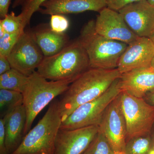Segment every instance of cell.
<instances>
[{
	"mask_svg": "<svg viewBox=\"0 0 154 154\" xmlns=\"http://www.w3.org/2000/svg\"><path fill=\"white\" fill-rule=\"evenodd\" d=\"M154 44L149 37H139L128 45L119 60L117 69L121 74L151 66Z\"/></svg>",
	"mask_w": 154,
	"mask_h": 154,
	"instance_id": "cell-13",
	"label": "cell"
},
{
	"mask_svg": "<svg viewBox=\"0 0 154 154\" xmlns=\"http://www.w3.org/2000/svg\"><path fill=\"white\" fill-rule=\"evenodd\" d=\"M151 66L153 67L154 68V57L153 58L152 60V63H151Z\"/></svg>",
	"mask_w": 154,
	"mask_h": 154,
	"instance_id": "cell-35",
	"label": "cell"
},
{
	"mask_svg": "<svg viewBox=\"0 0 154 154\" xmlns=\"http://www.w3.org/2000/svg\"><path fill=\"white\" fill-rule=\"evenodd\" d=\"M107 7V0H49L38 11L45 15L79 14L87 11L100 12Z\"/></svg>",
	"mask_w": 154,
	"mask_h": 154,
	"instance_id": "cell-15",
	"label": "cell"
},
{
	"mask_svg": "<svg viewBox=\"0 0 154 154\" xmlns=\"http://www.w3.org/2000/svg\"><path fill=\"white\" fill-rule=\"evenodd\" d=\"M143 99L149 104L154 106V89L146 94Z\"/></svg>",
	"mask_w": 154,
	"mask_h": 154,
	"instance_id": "cell-30",
	"label": "cell"
},
{
	"mask_svg": "<svg viewBox=\"0 0 154 154\" xmlns=\"http://www.w3.org/2000/svg\"><path fill=\"white\" fill-rule=\"evenodd\" d=\"M90 68L88 54L77 39L57 53L44 57L36 71L49 81H67L71 84Z\"/></svg>",
	"mask_w": 154,
	"mask_h": 154,
	"instance_id": "cell-2",
	"label": "cell"
},
{
	"mask_svg": "<svg viewBox=\"0 0 154 154\" xmlns=\"http://www.w3.org/2000/svg\"><path fill=\"white\" fill-rule=\"evenodd\" d=\"M152 138L153 142L152 149V150H154V136H152Z\"/></svg>",
	"mask_w": 154,
	"mask_h": 154,
	"instance_id": "cell-36",
	"label": "cell"
},
{
	"mask_svg": "<svg viewBox=\"0 0 154 154\" xmlns=\"http://www.w3.org/2000/svg\"><path fill=\"white\" fill-rule=\"evenodd\" d=\"M69 26V20L63 14H53L51 16L50 27L56 33H64Z\"/></svg>",
	"mask_w": 154,
	"mask_h": 154,
	"instance_id": "cell-25",
	"label": "cell"
},
{
	"mask_svg": "<svg viewBox=\"0 0 154 154\" xmlns=\"http://www.w3.org/2000/svg\"><path fill=\"white\" fill-rule=\"evenodd\" d=\"M149 38L151 39L153 43L154 44V33H153L152 35L149 37Z\"/></svg>",
	"mask_w": 154,
	"mask_h": 154,
	"instance_id": "cell-34",
	"label": "cell"
},
{
	"mask_svg": "<svg viewBox=\"0 0 154 154\" xmlns=\"http://www.w3.org/2000/svg\"><path fill=\"white\" fill-rule=\"evenodd\" d=\"M149 154H154V150H152L150 152Z\"/></svg>",
	"mask_w": 154,
	"mask_h": 154,
	"instance_id": "cell-37",
	"label": "cell"
},
{
	"mask_svg": "<svg viewBox=\"0 0 154 154\" xmlns=\"http://www.w3.org/2000/svg\"><path fill=\"white\" fill-rule=\"evenodd\" d=\"M70 84L67 81H49L36 71L29 76L28 84L22 93L26 114L25 136L42 110L57 96L63 95Z\"/></svg>",
	"mask_w": 154,
	"mask_h": 154,
	"instance_id": "cell-5",
	"label": "cell"
},
{
	"mask_svg": "<svg viewBox=\"0 0 154 154\" xmlns=\"http://www.w3.org/2000/svg\"><path fill=\"white\" fill-rule=\"evenodd\" d=\"M25 0H14L13 3V8H16L19 6L24 4Z\"/></svg>",
	"mask_w": 154,
	"mask_h": 154,
	"instance_id": "cell-31",
	"label": "cell"
},
{
	"mask_svg": "<svg viewBox=\"0 0 154 154\" xmlns=\"http://www.w3.org/2000/svg\"><path fill=\"white\" fill-rule=\"evenodd\" d=\"M118 12L139 37L149 38L154 33V7L147 0L131 3Z\"/></svg>",
	"mask_w": 154,
	"mask_h": 154,
	"instance_id": "cell-12",
	"label": "cell"
},
{
	"mask_svg": "<svg viewBox=\"0 0 154 154\" xmlns=\"http://www.w3.org/2000/svg\"><path fill=\"white\" fill-rule=\"evenodd\" d=\"M48 1L49 0H25L20 14L23 17L25 28L30 23L33 14L38 11L43 3Z\"/></svg>",
	"mask_w": 154,
	"mask_h": 154,
	"instance_id": "cell-23",
	"label": "cell"
},
{
	"mask_svg": "<svg viewBox=\"0 0 154 154\" xmlns=\"http://www.w3.org/2000/svg\"><path fill=\"white\" fill-rule=\"evenodd\" d=\"M107 7L118 11L128 5L142 0H107Z\"/></svg>",
	"mask_w": 154,
	"mask_h": 154,
	"instance_id": "cell-26",
	"label": "cell"
},
{
	"mask_svg": "<svg viewBox=\"0 0 154 154\" xmlns=\"http://www.w3.org/2000/svg\"><path fill=\"white\" fill-rule=\"evenodd\" d=\"M6 148L8 154H12L19 147L25 137L26 114L22 105L4 116Z\"/></svg>",
	"mask_w": 154,
	"mask_h": 154,
	"instance_id": "cell-16",
	"label": "cell"
},
{
	"mask_svg": "<svg viewBox=\"0 0 154 154\" xmlns=\"http://www.w3.org/2000/svg\"><path fill=\"white\" fill-rule=\"evenodd\" d=\"M29 76L12 68L0 75V89L23 93L29 81Z\"/></svg>",
	"mask_w": 154,
	"mask_h": 154,
	"instance_id": "cell-18",
	"label": "cell"
},
{
	"mask_svg": "<svg viewBox=\"0 0 154 154\" xmlns=\"http://www.w3.org/2000/svg\"><path fill=\"white\" fill-rule=\"evenodd\" d=\"M99 131L97 125L73 129H60L53 154H83Z\"/></svg>",
	"mask_w": 154,
	"mask_h": 154,
	"instance_id": "cell-11",
	"label": "cell"
},
{
	"mask_svg": "<svg viewBox=\"0 0 154 154\" xmlns=\"http://www.w3.org/2000/svg\"><path fill=\"white\" fill-rule=\"evenodd\" d=\"M120 94L108 105L99 125V131L115 152H124L126 143V122L122 110Z\"/></svg>",
	"mask_w": 154,
	"mask_h": 154,
	"instance_id": "cell-9",
	"label": "cell"
},
{
	"mask_svg": "<svg viewBox=\"0 0 154 154\" xmlns=\"http://www.w3.org/2000/svg\"><path fill=\"white\" fill-rule=\"evenodd\" d=\"M122 110L127 126V141L138 136L151 134L154 124V106L143 98L121 92Z\"/></svg>",
	"mask_w": 154,
	"mask_h": 154,
	"instance_id": "cell-7",
	"label": "cell"
},
{
	"mask_svg": "<svg viewBox=\"0 0 154 154\" xmlns=\"http://www.w3.org/2000/svg\"><path fill=\"white\" fill-rule=\"evenodd\" d=\"M96 32L105 38L128 45L138 38L126 24L118 11L106 7L99 12L95 20Z\"/></svg>",
	"mask_w": 154,
	"mask_h": 154,
	"instance_id": "cell-10",
	"label": "cell"
},
{
	"mask_svg": "<svg viewBox=\"0 0 154 154\" xmlns=\"http://www.w3.org/2000/svg\"><path fill=\"white\" fill-rule=\"evenodd\" d=\"M0 154H8L6 146L5 118L4 117H1L0 119Z\"/></svg>",
	"mask_w": 154,
	"mask_h": 154,
	"instance_id": "cell-27",
	"label": "cell"
},
{
	"mask_svg": "<svg viewBox=\"0 0 154 154\" xmlns=\"http://www.w3.org/2000/svg\"><path fill=\"white\" fill-rule=\"evenodd\" d=\"M45 57L30 31H25L17 40L8 57L12 68L29 76L36 71Z\"/></svg>",
	"mask_w": 154,
	"mask_h": 154,
	"instance_id": "cell-8",
	"label": "cell"
},
{
	"mask_svg": "<svg viewBox=\"0 0 154 154\" xmlns=\"http://www.w3.org/2000/svg\"><path fill=\"white\" fill-rule=\"evenodd\" d=\"M121 92L118 78L101 96L75 109L62 122L60 129H73L93 125L99 126L108 105Z\"/></svg>",
	"mask_w": 154,
	"mask_h": 154,
	"instance_id": "cell-6",
	"label": "cell"
},
{
	"mask_svg": "<svg viewBox=\"0 0 154 154\" xmlns=\"http://www.w3.org/2000/svg\"><path fill=\"white\" fill-rule=\"evenodd\" d=\"M114 154H126V153L124 151H120L115 152Z\"/></svg>",
	"mask_w": 154,
	"mask_h": 154,
	"instance_id": "cell-33",
	"label": "cell"
},
{
	"mask_svg": "<svg viewBox=\"0 0 154 154\" xmlns=\"http://www.w3.org/2000/svg\"><path fill=\"white\" fill-rule=\"evenodd\" d=\"M78 40L88 54L91 68H117L119 58L128 45L97 33L94 20L85 24Z\"/></svg>",
	"mask_w": 154,
	"mask_h": 154,
	"instance_id": "cell-3",
	"label": "cell"
},
{
	"mask_svg": "<svg viewBox=\"0 0 154 154\" xmlns=\"http://www.w3.org/2000/svg\"><path fill=\"white\" fill-rule=\"evenodd\" d=\"M23 105V95L17 91L0 89L1 117H4L18 106Z\"/></svg>",
	"mask_w": 154,
	"mask_h": 154,
	"instance_id": "cell-20",
	"label": "cell"
},
{
	"mask_svg": "<svg viewBox=\"0 0 154 154\" xmlns=\"http://www.w3.org/2000/svg\"><path fill=\"white\" fill-rule=\"evenodd\" d=\"M24 32L5 33L4 36L0 37V56L8 57L17 40Z\"/></svg>",
	"mask_w": 154,
	"mask_h": 154,
	"instance_id": "cell-24",
	"label": "cell"
},
{
	"mask_svg": "<svg viewBox=\"0 0 154 154\" xmlns=\"http://www.w3.org/2000/svg\"><path fill=\"white\" fill-rule=\"evenodd\" d=\"M121 75L117 68L88 69L70 84L59 100L62 121L80 105L104 94Z\"/></svg>",
	"mask_w": 154,
	"mask_h": 154,
	"instance_id": "cell-1",
	"label": "cell"
},
{
	"mask_svg": "<svg viewBox=\"0 0 154 154\" xmlns=\"http://www.w3.org/2000/svg\"><path fill=\"white\" fill-rule=\"evenodd\" d=\"M12 69L8 57L0 56V75Z\"/></svg>",
	"mask_w": 154,
	"mask_h": 154,
	"instance_id": "cell-29",
	"label": "cell"
},
{
	"mask_svg": "<svg viewBox=\"0 0 154 154\" xmlns=\"http://www.w3.org/2000/svg\"><path fill=\"white\" fill-rule=\"evenodd\" d=\"M62 118L59 100L51 102L47 111L12 154H53L56 138Z\"/></svg>",
	"mask_w": 154,
	"mask_h": 154,
	"instance_id": "cell-4",
	"label": "cell"
},
{
	"mask_svg": "<svg viewBox=\"0 0 154 154\" xmlns=\"http://www.w3.org/2000/svg\"><path fill=\"white\" fill-rule=\"evenodd\" d=\"M30 32L45 57L57 53L69 43L65 33H56L50 27H37Z\"/></svg>",
	"mask_w": 154,
	"mask_h": 154,
	"instance_id": "cell-17",
	"label": "cell"
},
{
	"mask_svg": "<svg viewBox=\"0 0 154 154\" xmlns=\"http://www.w3.org/2000/svg\"><path fill=\"white\" fill-rule=\"evenodd\" d=\"M0 26L2 27L5 33H14L25 31L23 19L21 14L15 15L11 12L0 21Z\"/></svg>",
	"mask_w": 154,
	"mask_h": 154,
	"instance_id": "cell-22",
	"label": "cell"
},
{
	"mask_svg": "<svg viewBox=\"0 0 154 154\" xmlns=\"http://www.w3.org/2000/svg\"><path fill=\"white\" fill-rule=\"evenodd\" d=\"M147 1L151 5L154 7V0H147Z\"/></svg>",
	"mask_w": 154,
	"mask_h": 154,
	"instance_id": "cell-32",
	"label": "cell"
},
{
	"mask_svg": "<svg viewBox=\"0 0 154 154\" xmlns=\"http://www.w3.org/2000/svg\"><path fill=\"white\" fill-rule=\"evenodd\" d=\"M107 139L101 131L96 135L88 148L83 154H114Z\"/></svg>",
	"mask_w": 154,
	"mask_h": 154,
	"instance_id": "cell-21",
	"label": "cell"
},
{
	"mask_svg": "<svg viewBox=\"0 0 154 154\" xmlns=\"http://www.w3.org/2000/svg\"><path fill=\"white\" fill-rule=\"evenodd\" d=\"M11 1L0 0V17L1 19H4L9 14V9Z\"/></svg>",
	"mask_w": 154,
	"mask_h": 154,
	"instance_id": "cell-28",
	"label": "cell"
},
{
	"mask_svg": "<svg viewBox=\"0 0 154 154\" xmlns=\"http://www.w3.org/2000/svg\"><path fill=\"white\" fill-rule=\"evenodd\" d=\"M152 146L151 134L138 136L127 141L124 152L126 154H149Z\"/></svg>",
	"mask_w": 154,
	"mask_h": 154,
	"instance_id": "cell-19",
	"label": "cell"
},
{
	"mask_svg": "<svg viewBox=\"0 0 154 154\" xmlns=\"http://www.w3.org/2000/svg\"><path fill=\"white\" fill-rule=\"evenodd\" d=\"M119 85L122 92L139 98L154 89V68L150 66L132 70L121 75Z\"/></svg>",
	"mask_w": 154,
	"mask_h": 154,
	"instance_id": "cell-14",
	"label": "cell"
}]
</instances>
